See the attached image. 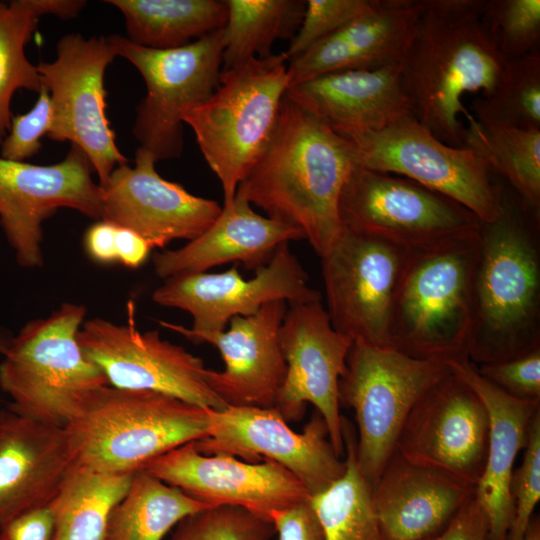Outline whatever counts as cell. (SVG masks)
I'll return each mask as SVG.
<instances>
[{"label": "cell", "instance_id": "1", "mask_svg": "<svg viewBox=\"0 0 540 540\" xmlns=\"http://www.w3.org/2000/svg\"><path fill=\"white\" fill-rule=\"evenodd\" d=\"M355 166L349 142L285 95L273 136L235 196L301 231L322 257L342 231L339 198Z\"/></svg>", "mask_w": 540, "mask_h": 540}, {"label": "cell", "instance_id": "2", "mask_svg": "<svg viewBox=\"0 0 540 540\" xmlns=\"http://www.w3.org/2000/svg\"><path fill=\"white\" fill-rule=\"evenodd\" d=\"M486 0H416L419 18L400 63V80L415 119L440 141L464 147L465 94L486 95L506 61L480 22Z\"/></svg>", "mask_w": 540, "mask_h": 540}, {"label": "cell", "instance_id": "3", "mask_svg": "<svg viewBox=\"0 0 540 540\" xmlns=\"http://www.w3.org/2000/svg\"><path fill=\"white\" fill-rule=\"evenodd\" d=\"M540 217L501 182V209L482 222L468 358L476 366L540 348Z\"/></svg>", "mask_w": 540, "mask_h": 540}, {"label": "cell", "instance_id": "4", "mask_svg": "<svg viewBox=\"0 0 540 540\" xmlns=\"http://www.w3.org/2000/svg\"><path fill=\"white\" fill-rule=\"evenodd\" d=\"M478 254L479 232L409 252L390 319L393 349L444 364L469 360Z\"/></svg>", "mask_w": 540, "mask_h": 540}, {"label": "cell", "instance_id": "5", "mask_svg": "<svg viewBox=\"0 0 540 540\" xmlns=\"http://www.w3.org/2000/svg\"><path fill=\"white\" fill-rule=\"evenodd\" d=\"M210 409L148 390L95 391L64 427L78 467L132 473L209 434Z\"/></svg>", "mask_w": 540, "mask_h": 540}, {"label": "cell", "instance_id": "6", "mask_svg": "<svg viewBox=\"0 0 540 540\" xmlns=\"http://www.w3.org/2000/svg\"><path fill=\"white\" fill-rule=\"evenodd\" d=\"M288 61L283 52L221 71L212 95L183 116L221 184L223 204L233 201L273 136L290 86Z\"/></svg>", "mask_w": 540, "mask_h": 540}, {"label": "cell", "instance_id": "7", "mask_svg": "<svg viewBox=\"0 0 540 540\" xmlns=\"http://www.w3.org/2000/svg\"><path fill=\"white\" fill-rule=\"evenodd\" d=\"M85 315L83 305L63 303L9 340L0 363V389L12 400L8 410L65 427L95 391L109 385L78 343Z\"/></svg>", "mask_w": 540, "mask_h": 540}, {"label": "cell", "instance_id": "8", "mask_svg": "<svg viewBox=\"0 0 540 540\" xmlns=\"http://www.w3.org/2000/svg\"><path fill=\"white\" fill-rule=\"evenodd\" d=\"M449 371L444 363L415 359L393 348L353 340L339 382V400L355 412L356 460L372 489L396 451L398 436L412 407Z\"/></svg>", "mask_w": 540, "mask_h": 540}, {"label": "cell", "instance_id": "9", "mask_svg": "<svg viewBox=\"0 0 540 540\" xmlns=\"http://www.w3.org/2000/svg\"><path fill=\"white\" fill-rule=\"evenodd\" d=\"M117 56L141 74L146 95L137 106L132 133L156 160L181 156L183 116L206 101L219 85L224 27L186 46L151 49L125 36H108Z\"/></svg>", "mask_w": 540, "mask_h": 540}, {"label": "cell", "instance_id": "10", "mask_svg": "<svg viewBox=\"0 0 540 540\" xmlns=\"http://www.w3.org/2000/svg\"><path fill=\"white\" fill-rule=\"evenodd\" d=\"M337 133L349 142L361 167L411 179L459 202L482 222L500 213L501 182L487 161L470 148L440 141L413 115L377 131Z\"/></svg>", "mask_w": 540, "mask_h": 540}, {"label": "cell", "instance_id": "11", "mask_svg": "<svg viewBox=\"0 0 540 540\" xmlns=\"http://www.w3.org/2000/svg\"><path fill=\"white\" fill-rule=\"evenodd\" d=\"M342 229L408 252L470 236L482 221L468 208L411 179L356 164L339 198Z\"/></svg>", "mask_w": 540, "mask_h": 540}, {"label": "cell", "instance_id": "12", "mask_svg": "<svg viewBox=\"0 0 540 540\" xmlns=\"http://www.w3.org/2000/svg\"><path fill=\"white\" fill-rule=\"evenodd\" d=\"M116 56L108 36L86 38L70 33L58 41L54 61L37 65L52 104L48 138L69 141L80 148L100 185L117 166L128 164L116 145L106 114L104 75Z\"/></svg>", "mask_w": 540, "mask_h": 540}, {"label": "cell", "instance_id": "13", "mask_svg": "<svg viewBox=\"0 0 540 540\" xmlns=\"http://www.w3.org/2000/svg\"><path fill=\"white\" fill-rule=\"evenodd\" d=\"M154 303L188 312L191 328L159 321L192 342L202 334L222 332L231 319L249 316L275 301L288 303L322 299L309 286V276L288 243L245 279L236 266L220 273L192 272L169 277L152 294Z\"/></svg>", "mask_w": 540, "mask_h": 540}, {"label": "cell", "instance_id": "14", "mask_svg": "<svg viewBox=\"0 0 540 540\" xmlns=\"http://www.w3.org/2000/svg\"><path fill=\"white\" fill-rule=\"evenodd\" d=\"M127 315L125 324L87 320L77 334L83 352L110 386L155 391L216 411L228 407L207 384L202 358L162 339L158 331L138 330L133 300Z\"/></svg>", "mask_w": 540, "mask_h": 540}, {"label": "cell", "instance_id": "15", "mask_svg": "<svg viewBox=\"0 0 540 540\" xmlns=\"http://www.w3.org/2000/svg\"><path fill=\"white\" fill-rule=\"evenodd\" d=\"M408 255L380 238L342 229L320 257L326 311L337 331L392 348L390 319Z\"/></svg>", "mask_w": 540, "mask_h": 540}, {"label": "cell", "instance_id": "16", "mask_svg": "<svg viewBox=\"0 0 540 540\" xmlns=\"http://www.w3.org/2000/svg\"><path fill=\"white\" fill-rule=\"evenodd\" d=\"M209 434L195 441L204 455L227 454L250 463L274 461L295 475L310 497L342 477L346 469L316 411L302 433L292 430L275 407L210 409Z\"/></svg>", "mask_w": 540, "mask_h": 540}, {"label": "cell", "instance_id": "17", "mask_svg": "<svg viewBox=\"0 0 540 540\" xmlns=\"http://www.w3.org/2000/svg\"><path fill=\"white\" fill-rule=\"evenodd\" d=\"M489 427L480 397L450 370L414 404L396 451L412 464L475 487L487 458Z\"/></svg>", "mask_w": 540, "mask_h": 540}, {"label": "cell", "instance_id": "18", "mask_svg": "<svg viewBox=\"0 0 540 540\" xmlns=\"http://www.w3.org/2000/svg\"><path fill=\"white\" fill-rule=\"evenodd\" d=\"M287 365L274 406L286 421L299 420L311 403L322 416L331 444L345 455L339 382L353 339L337 331L321 299L289 303L279 329Z\"/></svg>", "mask_w": 540, "mask_h": 540}, {"label": "cell", "instance_id": "19", "mask_svg": "<svg viewBox=\"0 0 540 540\" xmlns=\"http://www.w3.org/2000/svg\"><path fill=\"white\" fill-rule=\"evenodd\" d=\"M84 152L71 144L65 158L35 165L0 157V224L26 268L42 265V222L66 207L102 219V193Z\"/></svg>", "mask_w": 540, "mask_h": 540}, {"label": "cell", "instance_id": "20", "mask_svg": "<svg viewBox=\"0 0 540 540\" xmlns=\"http://www.w3.org/2000/svg\"><path fill=\"white\" fill-rule=\"evenodd\" d=\"M143 468L211 507L237 506L270 521L274 513L310 498L299 479L274 461L250 463L227 454L204 455L195 441L154 458Z\"/></svg>", "mask_w": 540, "mask_h": 540}, {"label": "cell", "instance_id": "21", "mask_svg": "<svg viewBox=\"0 0 540 540\" xmlns=\"http://www.w3.org/2000/svg\"><path fill=\"white\" fill-rule=\"evenodd\" d=\"M156 162L148 150L139 146L134 167L117 166L107 181L99 184L101 220L136 232L152 248H164L179 239L191 241L212 225L222 206L162 178Z\"/></svg>", "mask_w": 540, "mask_h": 540}, {"label": "cell", "instance_id": "22", "mask_svg": "<svg viewBox=\"0 0 540 540\" xmlns=\"http://www.w3.org/2000/svg\"><path fill=\"white\" fill-rule=\"evenodd\" d=\"M286 310V302H270L252 315L231 319L227 331L192 340L212 344L220 352L224 370L206 369L205 379L228 406H274L287 372L279 343Z\"/></svg>", "mask_w": 540, "mask_h": 540}, {"label": "cell", "instance_id": "23", "mask_svg": "<svg viewBox=\"0 0 540 540\" xmlns=\"http://www.w3.org/2000/svg\"><path fill=\"white\" fill-rule=\"evenodd\" d=\"M76 467L64 427L6 410L0 424V528L48 506Z\"/></svg>", "mask_w": 540, "mask_h": 540}, {"label": "cell", "instance_id": "24", "mask_svg": "<svg viewBox=\"0 0 540 540\" xmlns=\"http://www.w3.org/2000/svg\"><path fill=\"white\" fill-rule=\"evenodd\" d=\"M374 8L288 61L290 86L321 75L399 65L415 33L416 0H374Z\"/></svg>", "mask_w": 540, "mask_h": 540}, {"label": "cell", "instance_id": "25", "mask_svg": "<svg viewBox=\"0 0 540 540\" xmlns=\"http://www.w3.org/2000/svg\"><path fill=\"white\" fill-rule=\"evenodd\" d=\"M450 370L480 397L489 416V442L475 498L488 523V540H508L513 519V466L524 449L540 400L512 397L482 378L469 360L447 363Z\"/></svg>", "mask_w": 540, "mask_h": 540}, {"label": "cell", "instance_id": "26", "mask_svg": "<svg viewBox=\"0 0 540 540\" xmlns=\"http://www.w3.org/2000/svg\"><path fill=\"white\" fill-rule=\"evenodd\" d=\"M285 95L336 132L377 131L413 115L400 64L321 75L289 86Z\"/></svg>", "mask_w": 540, "mask_h": 540}, {"label": "cell", "instance_id": "27", "mask_svg": "<svg viewBox=\"0 0 540 540\" xmlns=\"http://www.w3.org/2000/svg\"><path fill=\"white\" fill-rule=\"evenodd\" d=\"M474 492L475 487L412 464L395 451L372 498L388 540H425L442 530Z\"/></svg>", "mask_w": 540, "mask_h": 540}, {"label": "cell", "instance_id": "28", "mask_svg": "<svg viewBox=\"0 0 540 540\" xmlns=\"http://www.w3.org/2000/svg\"><path fill=\"white\" fill-rule=\"evenodd\" d=\"M300 239L304 236L298 229L256 213L251 204L235 196L198 237L181 248L155 253L154 272L165 280L231 262L256 271L281 244Z\"/></svg>", "mask_w": 540, "mask_h": 540}, {"label": "cell", "instance_id": "29", "mask_svg": "<svg viewBox=\"0 0 540 540\" xmlns=\"http://www.w3.org/2000/svg\"><path fill=\"white\" fill-rule=\"evenodd\" d=\"M86 4L83 0L0 1V146L10 129L14 93L20 89L38 93L42 87L37 66L25 53L39 19L44 15L72 19Z\"/></svg>", "mask_w": 540, "mask_h": 540}, {"label": "cell", "instance_id": "30", "mask_svg": "<svg viewBox=\"0 0 540 540\" xmlns=\"http://www.w3.org/2000/svg\"><path fill=\"white\" fill-rule=\"evenodd\" d=\"M124 17L132 43L151 49L186 46L223 28L227 6L220 0H107Z\"/></svg>", "mask_w": 540, "mask_h": 540}, {"label": "cell", "instance_id": "31", "mask_svg": "<svg viewBox=\"0 0 540 540\" xmlns=\"http://www.w3.org/2000/svg\"><path fill=\"white\" fill-rule=\"evenodd\" d=\"M210 507L140 468L112 508L103 540H163L182 519Z\"/></svg>", "mask_w": 540, "mask_h": 540}, {"label": "cell", "instance_id": "32", "mask_svg": "<svg viewBox=\"0 0 540 540\" xmlns=\"http://www.w3.org/2000/svg\"><path fill=\"white\" fill-rule=\"evenodd\" d=\"M346 469L340 479L309 498L323 533V540H388L381 528L372 488L356 460V433L342 417Z\"/></svg>", "mask_w": 540, "mask_h": 540}, {"label": "cell", "instance_id": "33", "mask_svg": "<svg viewBox=\"0 0 540 540\" xmlns=\"http://www.w3.org/2000/svg\"><path fill=\"white\" fill-rule=\"evenodd\" d=\"M464 147L482 156L523 205L540 217V130L487 125L470 113Z\"/></svg>", "mask_w": 540, "mask_h": 540}, {"label": "cell", "instance_id": "34", "mask_svg": "<svg viewBox=\"0 0 540 540\" xmlns=\"http://www.w3.org/2000/svg\"><path fill=\"white\" fill-rule=\"evenodd\" d=\"M132 473H102L76 467L49 504L52 540H103L112 508L128 490Z\"/></svg>", "mask_w": 540, "mask_h": 540}, {"label": "cell", "instance_id": "35", "mask_svg": "<svg viewBox=\"0 0 540 540\" xmlns=\"http://www.w3.org/2000/svg\"><path fill=\"white\" fill-rule=\"evenodd\" d=\"M225 3L227 21L221 71L271 55L275 41L294 37L305 12V1L301 0H225Z\"/></svg>", "mask_w": 540, "mask_h": 540}, {"label": "cell", "instance_id": "36", "mask_svg": "<svg viewBox=\"0 0 540 540\" xmlns=\"http://www.w3.org/2000/svg\"><path fill=\"white\" fill-rule=\"evenodd\" d=\"M473 117L487 125L540 130V52L507 61L497 86L471 104Z\"/></svg>", "mask_w": 540, "mask_h": 540}, {"label": "cell", "instance_id": "37", "mask_svg": "<svg viewBox=\"0 0 540 540\" xmlns=\"http://www.w3.org/2000/svg\"><path fill=\"white\" fill-rule=\"evenodd\" d=\"M480 22L506 62L539 49L540 0H486Z\"/></svg>", "mask_w": 540, "mask_h": 540}, {"label": "cell", "instance_id": "38", "mask_svg": "<svg viewBox=\"0 0 540 540\" xmlns=\"http://www.w3.org/2000/svg\"><path fill=\"white\" fill-rule=\"evenodd\" d=\"M272 521L237 506H213L182 519L168 540H270Z\"/></svg>", "mask_w": 540, "mask_h": 540}, {"label": "cell", "instance_id": "39", "mask_svg": "<svg viewBox=\"0 0 540 540\" xmlns=\"http://www.w3.org/2000/svg\"><path fill=\"white\" fill-rule=\"evenodd\" d=\"M374 0H307L299 29L284 52L291 60L313 44L370 12Z\"/></svg>", "mask_w": 540, "mask_h": 540}, {"label": "cell", "instance_id": "40", "mask_svg": "<svg viewBox=\"0 0 540 540\" xmlns=\"http://www.w3.org/2000/svg\"><path fill=\"white\" fill-rule=\"evenodd\" d=\"M521 466L513 471V519L508 540H523L540 500V412L534 417Z\"/></svg>", "mask_w": 540, "mask_h": 540}, {"label": "cell", "instance_id": "41", "mask_svg": "<svg viewBox=\"0 0 540 540\" xmlns=\"http://www.w3.org/2000/svg\"><path fill=\"white\" fill-rule=\"evenodd\" d=\"M51 122V99L47 88L42 85L31 110L12 117L9 132L0 146V157L24 162L37 154L42 148L41 138L48 134Z\"/></svg>", "mask_w": 540, "mask_h": 540}, {"label": "cell", "instance_id": "42", "mask_svg": "<svg viewBox=\"0 0 540 540\" xmlns=\"http://www.w3.org/2000/svg\"><path fill=\"white\" fill-rule=\"evenodd\" d=\"M479 375L506 394L540 400V348L496 363L478 365Z\"/></svg>", "mask_w": 540, "mask_h": 540}, {"label": "cell", "instance_id": "43", "mask_svg": "<svg viewBox=\"0 0 540 540\" xmlns=\"http://www.w3.org/2000/svg\"><path fill=\"white\" fill-rule=\"evenodd\" d=\"M279 540H323V533L309 499L272 515Z\"/></svg>", "mask_w": 540, "mask_h": 540}, {"label": "cell", "instance_id": "44", "mask_svg": "<svg viewBox=\"0 0 540 540\" xmlns=\"http://www.w3.org/2000/svg\"><path fill=\"white\" fill-rule=\"evenodd\" d=\"M425 540H488L487 518L475 492L442 530Z\"/></svg>", "mask_w": 540, "mask_h": 540}, {"label": "cell", "instance_id": "45", "mask_svg": "<svg viewBox=\"0 0 540 540\" xmlns=\"http://www.w3.org/2000/svg\"><path fill=\"white\" fill-rule=\"evenodd\" d=\"M54 516L50 506L22 513L0 528V540H52Z\"/></svg>", "mask_w": 540, "mask_h": 540}, {"label": "cell", "instance_id": "46", "mask_svg": "<svg viewBox=\"0 0 540 540\" xmlns=\"http://www.w3.org/2000/svg\"><path fill=\"white\" fill-rule=\"evenodd\" d=\"M116 231L117 225L106 220H98L87 229L84 247L92 260L101 264L117 262Z\"/></svg>", "mask_w": 540, "mask_h": 540}, {"label": "cell", "instance_id": "47", "mask_svg": "<svg viewBox=\"0 0 540 540\" xmlns=\"http://www.w3.org/2000/svg\"><path fill=\"white\" fill-rule=\"evenodd\" d=\"M117 262L130 269L141 267L148 259L151 245L136 232L117 225Z\"/></svg>", "mask_w": 540, "mask_h": 540}, {"label": "cell", "instance_id": "48", "mask_svg": "<svg viewBox=\"0 0 540 540\" xmlns=\"http://www.w3.org/2000/svg\"><path fill=\"white\" fill-rule=\"evenodd\" d=\"M523 540H540V520L538 516L531 518Z\"/></svg>", "mask_w": 540, "mask_h": 540}, {"label": "cell", "instance_id": "49", "mask_svg": "<svg viewBox=\"0 0 540 540\" xmlns=\"http://www.w3.org/2000/svg\"><path fill=\"white\" fill-rule=\"evenodd\" d=\"M9 340H5V339H1L0 338V354L3 355L6 347H7V344H8Z\"/></svg>", "mask_w": 540, "mask_h": 540}, {"label": "cell", "instance_id": "50", "mask_svg": "<svg viewBox=\"0 0 540 540\" xmlns=\"http://www.w3.org/2000/svg\"><path fill=\"white\" fill-rule=\"evenodd\" d=\"M6 410H0V424L5 416Z\"/></svg>", "mask_w": 540, "mask_h": 540}]
</instances>
